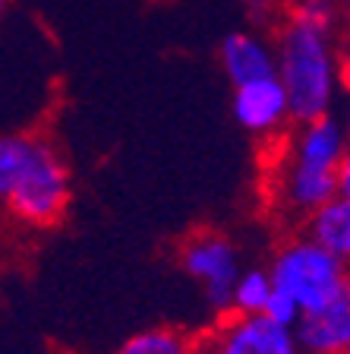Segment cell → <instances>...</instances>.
Segmentation results:
<instances>
[{
  "label": "cell",
  "mask_w": 350,
  "mask_h": 354,
  "mask_svg": "<svg viewBox=\"0 0 350 354\" xmlns=\"http://www.w3.org/2000/svg\"><path fill=\"white\" fill-rule=\"evenodd\" d=\"M271 3H275V0H249L246 10H249V16H253V22H259V26H262V22L269 19V16H265V10H271Z\"/></svg>",
  "instance_id": "obj_16"
},
{
  "label": "cell",
  "mask_w": 350,
  "mask_h": 354,
  "mask_svg": "<svg viewBox=\"0 0 350 354\" xmlns=\"http://www.w3.org/2000/svg\"><path fill=\"white\" fill-rule=\"evenodd\" d=\"M231 108L237 124L246 133H253L255 140H281L287 136V127L293 124L291 98H287V88L278 73L233 86Z\"/></svg>",
  "instance_id": "obj_7"
},
{
  "label": "cell",
  "mask_w": 350,
  "mask_h": 354,
  "mask_svg": "<svg viewBox=\"0 0 350 354\" xmlns=\"http://www.w3.org/2000/svg\"><path fill=\"white\" fill-rule=\"evenodd\" d=\"M271 297H275V281L269 269H243L240 281L233 288L231 313H249V317L265 313Z\"/></svg>",
  "instance_id": "obj_12"
},
{
  "label": "cell",
  "mask_w": 350,
  "mask_h": 354,
  "mask_svg": "<svg viewBox=\"0 0 350 354\" xmlns=\"http://www.w3.org/2000/svg\"><path fill=\"white\" fill-rule=\"evenodd\" d=\"M341 80H344V92L350 95V32L341 41Z\"/></svg>",
  "instance_id": "obj_15"
},
{
  "label": "cell",
  "mask_w": 350,
  "mask_h": 354,
  "mask_svg": "<svg viewBox=\"0 0 350 354\" xmlns=\"http://www.w3.org/2000/svg\"><path fill=\"white\" fill-rule=\"evenodd\" d=\"M73 196L70 165L44 133H7L0 142V199L13 221L51 228L64 218Z\"/></svg>",
  "instance_id": "obj_2"
},
{
  "label": "cell",
  "mask_w": 350,
  "mask_h": 354,
  "mask_svg": "<svg viewBox=\"0 0 350 354\" xmlns=\"http://www.w3.org/2000/svg\"><path fill=\"white\" fill-rule=\"evenodd\" d=\"M344 127H347V136H350V108H347V114H344Z\"/></svg>",
  "instance_id": "obj_19"
},
{
  "label": "cell",
  "mask_w": 350,
  "mask_h": 354,
  "mask_svg": "<svg viewBox=\"0 0 350 354\" xmlns=\"http://www.w3.org/2000/svg\"><path fill=\"white\" fill-rule=\"evenodd\" d=\"M344 354H350V351H344Z\"/></svg>",
  "instance_id": "obj_20"
},
{
  "label": "cell",
  "mask_w": 350,
  "mask_h": 354,
  "mask_svg": "<svg viewBox=\"0 0 350 354\" xmlns=\"http://www.w3.org/2000/svg\"><path fill=\"white\" fill-rule=\"evenodd\" d=\"M338 184H341V193H344V196H350V152H347V158H344V165H341Z\"/></svg>",
  "instance_id": "obj_17"
},
{
  "label": "cell",
  "mask_w": 350,
  "mask_h": 354,
  "mask_svg": "<svg viewBox=\"0 0 350 354\" xmlns=\"http://www.w3.org/2000/svg\"><path fill=\"white\" fill-rule=\"evenodd\" d=\"M341 3V10H344V19H350V0H338Z\"/></svg>",
  "instance_id": "obj_18"
},
{
  "label": "cell",
  "mask_w": 350,
  "mask_h": 354,
  "mask_svg": "<svg viewBox=\"0 0 350 354\" xmlns=\"http://www.w3.org/2000/svg\"><path fill=\"white\" fill-rule=\"evenodd\" d=\"M269 272L275 288L297 304L303 317L322 310L350 288V263L315 241L307 228L278 243Z\"/></svg>",
  "instance_id": "obj_4"
},
{
  "label": "cell",
  "mask_w": 350,
  "mask_h": 354,
  "mask_svg": "<svg viewBox=\"0 0 350 354\" xmlns=\"http://www.w3.org/2000/svg\"><path fill=\"white\" fill-rule=\"evenodd\" d=\"M297 335L307 354L350 351V288L331 304H325L322 310L300 319Z\"/></svg>",
  "instance_id": "obj_9"
},
{
  "label": "cell",
  "mask_w": 350,
  "mask_h": 354,
  "mask_svg": "<svg viewBox=\"0 0 350 354\" xmlns=\"http://www.w3.org/2000/svg\"><path fill=\"white\" fill-rule=\"evenodd\" d=\"M180 266L193 281H199L205 291V301L215 313H231L233 288L243 275L240 250L221 231H196L183 241Z\"/></svg>",
  "instance_id": "obj_5"
},
{
  "label": "cell",
  "mask_w": 350,
  "mask_h": 354,
  "mask_svg": "<svg viewBox=\"0 0 350 354\" xmlns=\"http://www.w3.org/2000/svg\"><path fill=\"white\" fill-rule=\"evenodd\" d=\"M221 70L233 86L253 80H265V76L278 73V48L275 38H265L262 32L243 29V32H231L221 41Z\"/></svg>",
  "instance_id": "obj_8"
},
{
  "label": "cell",
  "mask_w": 350,
  "mask_h": 354,
  "mask_svg": "<svg viewBox=\"0 0 350 354\" xmlns=\"http://www.w3.org/2000/svg\"><path fill=\"white\" fill-rule=\"evenodd\" d=\"M265 317L275 319V323H281V326H291V329H297L300 319H303V313H300V307L284 295V291H278V288H275V297H271L269 307H265Z\"/></svg>",
  "instance_id": "obj_14"
},
{
  "label": "cell",
  "mask_w": 350,
  "mask_h": 354,
  "mask_svg": "<svg viewBox=\"0 0 350 354\" xmlns=\"http://www.w3.org/2000/svg\"><path fill=\"white\" fill-rule=\"evenodd\" d=\"M202 354H307L297 329L265 313H224L202 335Z\"/></svg>",
  "instance_id": "obj_6"
},
{
  "label": "cell",
  "mask_w": 350,
  "mask_h": 354,
  "mask_svg": "<svg viewBox=\"0 0 350 354\" xmlns=\"http://www.w3.org/2000/svg\"><path fill=\"white\" fill-rule=\"evenodd\" d=\"M350 152L344 120L319 118L293 124L269 165V203L287 221L307 225L322 206L341 193L338 174Z\"/></svg>",
  "instance_id": "obj_1"
},
{
  "label": "cell",
  "mask_w": 350,
  "mask_h": 354,
  "mask_svg": "<svg viewBox=\"0 0 350 354\" xmlns=\"http://www.w3.org/2000/svg\"><path fill=\"white\" fill-rule=\"evenodd\" d=\"M114 354H202V339L174 326H152L130 335Z\"/></svg>",
  "instance_id": "obj_11"
},
{
  "label": "cell",
  "mask_w": 350,
  "mask_h": 354,
  "mask_svg": "<svg viewBox=\"0 0 350 354\" xmlns=\"http://www.w3.org/2000/svg\"><path fill=\"white\" fill-rule=\"evenodd\" d=\"M303 228L350 263V196L338 193L329 206H322Z\"/></svg>",
  "instance_id": "obj_10"
},
{
  "label": "cell",
  "mask_w": 350,
  "mask_h": 354,
  "mask_svg": "<svg viewBox=\"0 0 350 354\" xmlns=\"http://www.w3.org/2000/svg\"><path fill=\"white\" fill-rule=\"evenodd\" d=\"M287 16L307 22V26L341 32L338 26H341V19H344V10L338 0H293L291 7H287Z\"/></svg>",
  "instance_id": "obj_13"
},
{
  "label": "cell",
  "mask_w": 350,
  "mask_h": 354,
  "mask_svg": "<svg viewBox=\"0 0 350 354\" xmlns=\"http://www.w3.org/2000/svg\"><path fill=\"white\" fill-rule=\"evenodd\" d=\"M341 32L284 16L278 26V76L291 98L293 124L331 118L341 95Z\"/></svg>",
  "instance_id": "obj_3"
}]
</instances>
